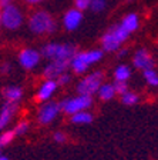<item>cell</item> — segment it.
I'll return each mask as SVG.
<instances>
[{
	"label": "cell",
	"mask_w": 158,
	"mask_h": 160,
	"mask_svg": "<svg viewBox=\"0 0 158 160\" xmlns=\"http://www.w3.org/2000/svg\"><path fill=\"white\" fill-rule=\"evenodd\" d=\"M29 29L33 32L34 34H49L56 32L57 24L51 14L44 12V10H39L36 13H33L29 19Z\"/></svg>",
	"instance_id": "6da1fadb"
},
{
	"label": "cell",
	"mask_w": 158,
	"mask_h": 160,
	"mask_svg": "<svg viewBox=\"0 0 158 160\" xmlns=\"http://www.w3.org/2000/svg\"><path fill=\"white\" fill-rule=\"evenodd\" d=\"M77 53V47L70 43H49L43 46L40 56L50 60H71Z\"/></svg>",
	"instance_id": "7a4b0ae2"
},
{
	"label": "cell",
	"mask_w": 158,
	"mask_h": 160,
	"mask_svg": "<svg viewBox=\"0 0 158 160\" xmlns=\"http://www.w3.org/2000/svg\"><path fill=\"white\" fill-rule=\"evenodd\" d=\"M130 33H127L121 24H113L104 36L101 37V46L104 52H117L122 42L127 40Z\"/></svg>",
	"instance_id": "3957f363"
},
{
	"label": "cell",
	"mask_w": 158,
	"mask_h": 160,
	"mask_svg": "<svg viewBox=\"0 0 158 160\" xmlns=\"http://www.w3.org/2000/svg\"><path fill=\"white\" fill-rule=\"evenodd\" d=\"M103 79H104V74L100 70L90 73L89 76H86L77 84L79 94H83V96H93V94H96L98 92L100 86L103 84Z\"/></svg>",
	"instance_id": "277c9868"
},
{
	"label": "cell",
	"mask_w": 158,
	"mask_h": 160,
	"mask_svg": "<svg viewBox=\"0 0 158 160\" xmlns=\"http://www.w3.org/2000/svg\"><path fill=\"white\" fill-rule=\"evenodd\" d=\"M0 22H2V24H3L6 29L16 30L23 23V16H22V12H20V9L17 6H14V4H7L6 7L2 9Z\"/></svg>",
	"instance_id": "5b68a950"
},
{
	"label": "cell",
	"mask_w": 158,
	"mask_h": 160,
	"mask_svg": "<svg viewBox=\"0 0 158 160\" xmlns=\"http://www.w3.org/2000/svg\"><path fill=\"white\" fill-rule=\"evenodd\" d=\"M93 104V97L91 96H83L79 94L77 97H71V99H66L60 102V107L66 114H74L87 110Z\"/></svg>",
	"instance_id": "8992f818"
},
{
	"label": "cell",
	"mask_w": 158,
	"mask_h": 160,
	"mask_svg": "<svg viewBox=\"0 0 158 160\" xmlns=\"http://www.w3.org/2000/svg\"><path fill=\"white\" fill-rule=\"evenodd\" d=\"M70 62L71 60H51L44 67L43 76L46 77V80H56L59 76L67 72V69L70 67Z\"/></svg>",
	"instance_id": "52a82bcc"
},
{
	"label": "cell",
	"mask_w": 158,
	"mask_h": 160,
	"mask_svg": "<svg viewBox=\"0 0 158 160\" xmlns=\"http://www.w3.org/2000/svg\"><path fill=\"white\" fill-rule=\"evenodd\" d=\"M60 110H61L60 103H57V102H47V103L39 110V122L41 124L51 123L53 120L56 119V116L59 114Z\"/></svg>",
	"instance_id": "ba28073f"
},
{
	"label": "cell",
	"mask_w": 158,
	"mask_h": 160,
	"mask_svg": "<svg viewBox=\"0 0 158 160\" xmlns=\"http://www.w3.org/2000/svg\"><path fill=\"white\" fill-rule=\"evenodd\" d=\"M19 62L22 67L26 70H31L40 62V53L33 49H23L19 53Z\"/></svg>",
	"instance_id": "9c48e42d"
},
{
	"label": "cell",
	"mask_w": 158,
	"mask_h": 160,
	"mask_svg": "<svg viewBox=\"0 0 158 160\" xmlns=\"http://www.w3.org/2000/svg\"><path fill=\"white\" fill-rule=\"evenodd\" d=\"M132 63L137 69H142V70H150L154 69V59H152L151 53L145 49H140L137 53L134 54Z\"/></svg>",
	"instance_id": "30bf717a"
},
{
	"label": "cell",
	"mask_w": 158,
	"mask_h": 160,
	"mask_svg": "<svg viewBox=\"0 0 158 160\" xmlns=\"http://www.w3.org/2000/svg\"><path fill=\"white\" fill-rule=\"evenodd\" d=\"M17 103H12V102H6L0 110V130L4 129L6 126H9V123L12 122V119L14 117V114L17 113Z\"/></svg>",
	"instance_id": "8fae6325"
},
{
	"label": "cell",
	"mask_w": 158,
	"mask_h": 160,
	"mask_svg": "<svg viewBox=\"0 0 158 160\" xmlns=\"http://www.w3.org/2000/svg\"><path fill=\"white\" fill-rule=\"evenodd\" d=\"M81 20H83V12H80L77 9H70L64 14L63 23H64V27L67 30H76L79 27V24L81 23Z\"/></svg>",
	"instance_id": "7c38bea8"
},
{
	"label": "cell",
	"mask_w": 158,
	"mask_h": 160,
	"mask_svg": "<svg viewBox=\"0 0 158 160\" xmlns=\"http://www.w3.org/2000/svg\"><path fill=\"white\" fill-rule=\"evenodd\" d=\"M56 89H57L56 80H44V83L40 86L39 92H37V100L47 102L53 96V93L56 92Z\"/></svg>",
	"instance_id": "4fadbf2b"
},
{
	"label": "cell",
	"mask_w": 158,
	"mask_h": 160,
	"mask_svg": "<svg viewBox=\"0 0 158 160\" xmlns=\"http://www.w3.org/2000/svg\"><path fill=\"white\" fill-rule=\"evenodd\" d=\"M103 54H104L103 50H90V52H77L76 56L79 57L81 62H84L87 66H90V64L98 62L103 57Z\"/></svg>",
	"instance_id": "5bb4252c"
},
{
	"label": "cell",
	"mask_w": 158,
	"mask_h": 160,
	"mask_svg": "<svg viewBox=\"0 0 158 160\" xmlns=\"http://www.w3.org/2000/svg\"><path fill=\"white\" fill-rule=\"evenodd\" d=\"M3 96L6 102H12V103H17L22 96H23V90L19 86H9L3 89Z\"/></svg>",
	"instance_id": "9a60e30c"
},
{
	"label": "cell",
	"mask_w": 158,
	"mask_h": 160,
	"mask_svg": "<svg viewBox=\"0 0 158 160\" xmlns=\"http://www.w3.org/2000/svg\"><path fill=\"white\" fill-rule=\"evenodd\" d=\"M120 24L124 27V30L127 32V33H132V32H135V30L138 29V26H140L138 16H137L135 13L127 14V16L122 19V22H121Z\"/></svg>",
	"instance_id": "2e32d148"
},
{
	"label": "cell",
	"mask_w": 158,
	"mask_h": 160,
	"mask_svg": "<svg viewBox=\"0 0 158 160\" xmlns=\"http://www.w3.org/2000/svg\"><path fill=\"white\" fill-rule=\"evenodd\" d=\"M71 122L74 124H89L93 122V116L89 113V112L83 110V112L71 114Z\"/></svg>",
	"instance_id": "e0dca14e"
},
{
	"label": "cell",
	"mask_w": 158,
	"mask_h": 160,
	"mask_svg": "<svg viewBox=\"0 0 158 160\" xmlns=\"http://www.w3.org/2000/svg\"><path fill=\"white\" fill-rule=\"evenodd\" d=\"M98 96L101 100H111L113 97L115 96V90H114V86L113 84H108V83H105V84H101L98 89Z\"/></svg>",
	"instance_id": "ac0fdd59"
},
{
	"label": "cell",
	"mask_w": 158,
	"mask_h": 160,
	"mask_svg": "<svg viewBox=\"0 0 158 160\" xmlns=\"http://www.w3.org/2000/svg\"><path fill=\"white\" fill-rule=\"evenodd\" d=\"M130 76H131V70L128 66H124V64L118 66L114 72V77L117 82H125V80L130 79Z\"/></svg>",
	"instance_id": "d6986e66"
},
{
	"label": "cell",
	"mask_w": 158,
	"mask_h": 160,
	"mask_svg": "<svg viewBox=\"0 0 158 160\" xmlns=\"http://www.w3.org/2000/svg\"><path fill=\"white\" fill-rule=\"evenodd\" d=\"M144 79L150 86H158V74L154 69L144 70Z\"/></svg>",
	"instance_id": "ffe728a7"
},
{
	"label": "cell",
	"mask_w": 158,
	"mask_h": 160,
	"mask_svg": "<svg viewBox=\"0 0 158 160\" xmlns=\"http://www.w3.org/2000/svg\"><path fill=\"white\" fill-rule=\"evenodd\" d=\"M14 136H16V134H14V130H7V132L0 134V149L7 146V144L14 139Z\"/></svg>",
	"instance_id": "44dd1931"
},
{
	"label": "cell",
	"mask_w": 158,
	"mask_h": 160,
	"mask_svg": "<svg viewBox=\"0 0 158 160\" xmlns=\"http://www.w3.org/2000/svg\"><path fill=\"white\" fill-rule=\"evenodd\" d=\"M121 102L124 104H127V106H132V104L138 103V96L135 93H131V92H127V93H124L121 96Z\"/></svg>",
	"instance_id": "7402d4cb"
},
{
	"label": "cell",
	"mask_w": 158,
	"mask_h": 160,
	"mask_svg": "<svg viewBox=\"0 0 158 160\" xmlns=\"http://www.w3.org/2000/svg\"><path fill=\"white\" fill-rule=\"evenodd\" d=\"M90 7H91L93 12L98 13V12H101V10L105 9V0H93Z\"/></svg>",
	"instance_id": "603a6c76"
},
{
	"label": "cell",
	"mask_w": 158,
	"mask_h": 160,
	"mask_svg": "<svg viewBox=\"0 0 158 160\" xmlns=\"http://www.w3.org/2000/svg\"><path fill=\"white\" fill-rule=\"evenodd\" d=\"M114 86V90H115V93H118V94H124L128 92V86H127V83L125 82H115V84H113Z\"/></svg>",
	"instance_id": "cb8c5ba5"
},
{
	"label": "cell",
	"mask_w": 158,
	"mask_h": 160,
	"mask_svg": "<svg viewBox=\"0 0 158 160\" xmlns=\"http://www.w3.org/2000/svg\"><path fill=\"white\" fill-rule=\"evenodd\" d=\"M13 130H14V134H16V136L24 134L27 130H29V123H27V122H20V123L17 124V126L14 127Z\"/></svg>",
	"instance_id": "d4e9b609"
},
{
	"label": "cell",
	"mask_w": 158,
	"mask_h": 160,
	"mask_svg": "<svg viewBox=\"0 0 158 160\" xmlns=\"http://www.w3.org/2000/svg\"><path fill=\"white\" fill-rule=\"evenodd\" d=\"M93 0H74V4H76V9L83 12V10H86L90 7Z\"/></svg>",
	"instance_id": "484cf974"
},
{
	"label": "cell",
	"mask_w": 158,
	"mask_h": 160,
	"mask_svg": "<svg viewBox=\"0 0 158 160\" xmlns=\"http://www.w3.org/2000/svg\"><path fill=\"white\" fill-rule=\"evenodd\" d=\"M70 79H71V77H70V74H67V73H63L61 76H59L57 77V86H63V84H67L70 82Z\"/></svg>",
	"instance_id": "4316f807"
},
{
	"label": "cell",
	"mask_w": 158,
	"mask_h": 160,
	"mask_svg": "<svg viewBox=\"0 0 158 160\" xmlns=\"http://www.w3.org/2000/svg\"><path fill=\"white\" fill-rule=\"evenodd\" d=\"M54 140H56L57 143H64L66 142V134L63 133V132H56L54 133Z\"/></svg>",
	"instance_id": "83f0119b"
},
{
	"label": "cell",
	"mask_w": 158,
	"mask_h": 160,
	"mask_svg": "<svg viewBox=\"0 0 158 160\" xmlns=\"http://www.w3.org/2000/svg\"><path fill=\"white\" fill-rule=\"evenodd\" d=\"M9 72H10V64L9 63L0 64V73H2V74H7Z\"/></svg>",
	"instance_id": "f1b7e54d"
},
{
	"label": "cell",
	"mask_w": 158,
	"mask_h": 160,
	"mask_svg": "<svg viewBox=\"0 0 158 160\" xmlns=\"http://www.w3.org/2000/svg\"><path fill=\"white\" fill-rule=\"evenodd\" d=\"M7 4H10V0H0V7H2V9L6 7Z\"/></svg>",
	"instance_id": "f546056e"
},
{
	"label": "cell",
	"mask_w": 158,
	"mask_h": 160,
	"mask_svg": "<svg viewBox=\"0 0 158 160\" xmlns=\"http://www.w3.org/2000/svg\"><path fill=\"white\" fill-rule=\"evenodd\" d=\"M26 3H29V4H36V3H41L43 0H24Z\"/></svg>",
	"instance_id": "4dcf8cb0"
},
{
	"label": "cell",
	"mask_w": 158,
	"mask_h": 160,
	"mask_svg": "<svg viewBox=\"0 0 158 160\" xmlns=\"http://www.w3.org/2000/svg\"><path fill=\"white\" fill-rule=\"evenodd\" d=\"M124 54H127V50H125V49H122V50H120V52H118V57H122Z\"/></svg>",
	"instance_id": "1f68e13d"
},
{
	"label": "cell",
	"mask_w": 158,
	"mask_h": 160,
	"mask_svg": "<svg viewBox=\"0 0 158 160\" xmlns=\"http://www.w3.org/2000/svg\"><path fill=\"white\" fill-rule=\"evenodd\" d=\"M0 160H9V159H7V157H6V156H3V154L0 153Z\"/></svg>",
	"instance_id": "d6a6232c"
}]
</instances>
